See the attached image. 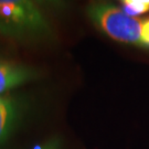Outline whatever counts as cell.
<instances>
[{"label": "cell", "instance_id": "obj_1", "mask_svg": "<svg viewBox=\"0 0 149 149\" xmlns=\"http://www.w3.org/2000/svg\"><path fill=\"white\" fill-rule=\"evenodd\" d=\"M0 33L13 40L50 38L52 28L40 7L28 0H0Z\"/></svg>", "mask_w": 149, "mask_h": 149}, {"label": "cell", "instance_id": "obj_2", "mask_svg": "<svg viewBox=\"0 0 149 149\" xmlns=\"http://www.w3.org/2000/svg\"><path fill=\"white\" fill-rule=\"evenodd\" d=\"M38 73L23 64L0 61V93L34 80Z\"/></svg>", "mask_w": 149, "mask_h": 149}, {"label": "cell", "instance_id": "obj_3", "mask_svg": "<svg viewBox=\"0 0 149 149\" xmlns=\"http://www.w3.org/2000/svg\"><path fill=\"white\" fill-rule=\"evenodd\" d=\"M19 104L13 97H0V145L10 135L19 118Z\"/></svg>", "mask_w": 149, "mask_h": 149}, {"label": "cell", "instance_id": "obj_4", "mask_svg": "<svg viewBox=\"0 0 149 149\" xmlns=\"http://www.w3.org/2000/svg\"><path fill=\"white\" fill-rule=\"evenodd\" d=\"M123 6L129 15H141L149 11V0H125Z\"/></svg>", "mask_w": 149, "mask_h": 149}, {"label": "cell", "instance_id": "obj_6", "mask_svg": "<svg viewBox=\"0 0 149 149\" xmlns=\"http://www.w3.org/2000/svg\"><path fill=\"white\" fill-rule=\"evenodd\" d=\"M141 34H143V44H144V48L149 49V19L144 20V22H143Z\"/></svg>", "mask_w": 149, "mask_h": 149}, {"label": "cell", "instance_id": "obj_5", "mask_svg": "<svg viewBox=\"0 0 149 149\" xmlns=\"http://www.w3.org/2000/svg\"><path fill=\"white\" fill-rule=\"evenodd\" d=\"M36 149H62V145H61V139L59 138H52L48 140L47 143L37 147Z\"/></svg>", "mask_w": 149, "mask_h": 149}]
</instances>
